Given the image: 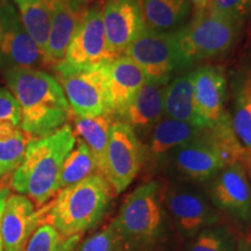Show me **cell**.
I'll use <instances>...</instances> for the list:
<instances>
[{
    "instance_id": "obj_1",
    "label": "cell",
    "mask_w": 251,
    "mask_h": 251,
    "mask_svg": "<svg viewBox=\"0 0 251 251\" xmlns=\"http://www.w3.org/2000/svg\"><path fill=\"white\" fill-rule=\"evenodd\" d=\"M6 85L21 109L20 129L34 137L48 136L67 125L72 112L61 85L41 69H7Z\"/></svg>"
},
{
    "instance_id": "obj_2",
    "label": "cell",
    "mask_w": 251,
    "mask_h": 251,
    "mask_svg": "<svg viewBox=\"0 0 251 251\" xmlns=\"http://www.w3.org/2000/svg\"><path fill=\"white\" fill-rule=\"evenodd\" d=\"M76 142L68 124L48 136L31 139L23 162L12 174V188L37 207L45 206L58 192L59 172Z\"/></svg>"
},
{
    "instance_id": "obj_3",
    "label": "cell",
    "mask_w": 251,
    "mask_h": 251,
    "mask_svg": "<svg viewBox=\"0 0 251 251\" xmlns=\"http://www.w3.org/2000/svg\"><path fill=\"white\" fill-rule=\"evenodd\" d=\"M114 190L101 175H92L79 183L62 188L48 205V220L65 237L83 235L101 221Z\"/></svg>"
},
{
    "instance_id": "obj_4",
    "label": "cell",
    "mask_w": 251,
    "mask_h": 251,
    "mask_svg": "<svg viewBox=\"0 0 251 251\" xmlns=\"http://www.w3.org/2000/svg\"><path fill=\"white\" fill-rule=\"evenodd\" d=\"M112 224L128 251L155 246L164 236L166 228L161 185L152 180L135 188Z\"/></svg>"
},
{
    "instance_id": "obj_5",
    "label": "cell",
    "mask_w": 251,
    "mask_h": 251,
    "mask_svg": "<svg viewBox=\"0 0 251 251\" xmlns=\"http://www.w3.org/2000/svg\"><path fill=\"white\" fill-rule=\"evenodd\" d=\"M111 62L77 68L59 63L52 68L72 114L86 118L111 114L108 97Z\"/></svg>"
},
{
    "instance_id": "obj_6",
    "label": "cell",
    "mask_w": 251,
    "mask_h": 251,
    "mask_svg": "<svg viewBox=\"0 0 251 251\" xmlns=\"http://www.w3.org/2000/svg\"><path fill=\"white\" fill-rule=\"evenodd\" d=\"M240 28L241 24L207 9L196 14L187 26L175 30L185 69L194 62L226 54L236 41Z\"/></svg>"
},
{
    "instance_id": "obj_7",
    "label": "cell",
    "mask_w": 251,
    "mask_h": 251,
    "mask_svg": "<svg viewBox=\"0 0 251 251\" xmlns=\"http://www.w3.org/2000/svg\"><path fill=\"white\" fill-rule=\"evenodd\" d=\"M142 70L149 83L165 85L176 71L185 69L176 31H157L146 27L125 52Z\"/></svg>"
},
{
    "instance_id": "obj_8",
    "label": "cell",
    "mask_w": 251,
    "mask_h": 251,
    "mask_svg": "<svg viewBox=\"0 0 251 251\" xmlns=\"http://www.w3.org/2000/svg\"><path fill=\"white\" fill-rule=\"evenodd\" d=\"M144 163L143 144L128 125L113 122L105 155L103 177L119 194L131 184Z\"/></svg>"
},
{
    "instance_id": "obj_9",
    "label": "cell",
    "mask_w": 251,
    "mask_h": 251,
    "mask_svg": "<svg viewBox=\"0 0 251 251\" xmlns=\"http://www.w3.org/2000/svg\"><path fill=\"white\" fill-rule=\"evenodd\" d=\"M162 200L176 227L186 237H193L219 221L218 209L211 200L191 185H170L162 191Z\"/></svg>"
},
{
    "instance_id": "obj_10",
    "label": "cell",
    "mask_w": 251,
    "mask_h": 251,
    "mask_svg": "<svg viewBox=\"0 0 251 251\" xmlns=\"http://www.w3.org/2000/svg\"><path fill=\"white\" fill-rule=\"evenodd\" d=\"M43 55L11 0H0V68L41 69Z\"/></svg>"
},
{
    "instance_id": "obj_11",
    "label": "cell",
    "mask_w": 251,
    "mask_h": 251,
    "mask_svg": "<svg viewBox=\"0 0 251 251\" xmlns=\"http://www.w3.org/2000/svg\"><path fill=\"white\" fill-rule=\"evenodd\" d=\"M209 200L237 222L251 225V184L246 165L233 163L212 178Z\"/></svg>"
},
{
    "instance_id": "obj_12",
    "label": "cell",
    "mask_w": 251,
    "mask_h": 251,
    "mask_svg": "<svg viewBox=\"0 0 251 251\" xmlns=\"http://www.w3.org/2000/svg\"><path fill=\"white\" fill-rule=\"evenodd\" d=\"M102 24L109 55L122 56L146 28L141 0H106Z\"/></svg>"
},
{
    "instance_id": "obj_13",
    "label": "cell",
    "mask_w": 251,
    "mask_h": 251,
    "mask_svg": "<svg viewBox=\"0 0 251 251\" xmlns=\"http://www.w3.org/2000/svg\"><path fill=\"white\" fill-rule=\"evenodd\" d=\"M50 15V28L45 67L54 68L64 59L72 36L89 9V0H45Z\"/></svg>"
},
{
    "instance_id": "obj_14",
    "label": "cell",
    "mask_w": 251,
    "mask_h": 251,
    "mask_svg": "<svg viewBox=\"0 0 251 251\" xmlns=\"http://www.w3.org/2000/svg\"><path fill=\"white\" fill-rule=\"evenodd\" d=\"M106 61H113V58L109 55L106 42L102 9L91 6L72 36L64 59L61 63L77 68L96 65Z\"/></svg>"
},
{
    "instance_id": "obj_15",
    "label": "cell",
    "mask_w": 251,
    "mask_h": 251,
    "mask_svg": "<svg viewBox=\"0 0 251 251\" xmlns=\"http://www.w3.org/2000/svg\"><path fill=\"white\" fill-rule=\"evenodd\" d=\"M166 159H170L172 168L180 177L194 181L211 180L227 166L203 129L192 141L174 150Z\"/></svg>"
},
{
    "instance_id": "obj_16",
    "label": "cell",
    "mask_w": 251,
    "mask_h": 251,
    "mask_svg": "<svg viewBox=\"0 0 251 251\" xmlns=\"http://www.w3.org/2000/svg\"><path fill=\"white\" fill-rule=\"evenodd\" d=\"M48 206L35 211V205L23 194H11L6 201L1 219L4 251H24L31 235L45 221Z\"/></svg>"
},
{
    "instance_id": "obj_17",
    "label": "cell",
    "mask_w": 251,
    "mask_h": 251,
    "mask_svg": "<svg viewBox=\"0 0 251 251\" xmlns=\"http://www.w3.org/2000/svg\"><path fill=\"white\" fill-rule=\"evenodd\" d=\"M194 72V114L200 129L212 127L225 113L227 78L224 68L206 65Z\"/></svg>"
},
{
    "instance_id": "obj_18",
    "label": "cell",
    "mask_w": 251,
    "mask_h": 251,
    "mask_svg": "<svg viewBox=\"0 0 251 251\" xmlns=\"http://www.w3.org/2000/svg\"><path fill=\"white\" fill-rule=\"evenodd\" d=\"M146 81L142 70L128 56H119L111 62L108 81L109 113L117 120L122 117Z\"/></svg>"
},
{
    "instance_id": "obj_19",
    "label": "cell",
    "mask_w": 251,
    "mask_h": 251,
    "mask_svg": "<svg viewBox=\"0 0 251 251\" xmlns=\"http://www.w3.org/2000/svg\"><path fill=\"white\" fill-rule=\"evenodd\" d=\"M202 129L192 124L164 119L150 130L146 144H143L144 162L161 163L185 143L192 141Z\"/></svg>"
},
{
    "instance_id": "obj_20",
    "label": "cell",
    "mask_w": 251,
    "mask_h": 251,
    "mask_svg": "<svg viewBox=\"0 0 251 251\" xmlns=\"http://www.w3.org/2000/svg\"><path fill=\"white\" fill-rule=\"evenodd\" d=\"M164 90L165 85L146 81L119 120L129 126L137 136L148 135L164 113Z\"/></svg>"
},
{
    "instance_id": "obj_21",
    "label": "cell",
    "mask_w": 251,
    "mask_h": 251,
    "mask_svg": "<svg viewBox=\"0 0 251 251\" xmlns=\"http://www.w3.org/2000/svg\"><path fill=\"white\" fill-rule=\"evenodd\" d=\"M115 118L112 114H102L99 117H76L74 119V133L79 136V140L89 147L90 151L96 161L98 174H103L105 155L107 148L109 130ZM103 177V176H102Z\"/></svg>"
},
{
    "instance_id": "obj_22",
    "label": "cell",
    "mask_w": 251,
    "mask_h": 251,
    "mask_svg": "<svg viewBox=\"0 0 251 251\" xmlns=\"http://www.w3.org/2000/svg\"><path fill=\"white\" fill-rule=\"evenodd\" d=\"M146 26L157 31L177 30L191 12L188 0H141Z\"/></svg>"
},
{
    "instance_id": "obj_23",
    "label": "cell",
    "mask_w": 251,
    "mask_h": 251,
    "mask_svg": "<svg viewBox=\"0 0 251 251\" xmlns=\"http://www.w3.org/2000/svg\"><path fill=\"white\" fill-rule=\"evenodd\" d=\"M234 103L231 125L238 142L251 158V71L244 69L233 85Z\"/></svg>"
},
{
    "instance_id": "obj_24",
    "label": "cell",
    "mask_w": 251,
    "mask_h": 251,
    "mask_svg": "<svg viewBox=\"0 0 251 251\" xmlns=\"http://www.w3.org/2000/svg\"><path fill=\"white\" fill-rule=\"evenodd\" d=\"M193 81L194 72H187L176 77L165 86L164 113L169 119L196 126Z\"/></svg>"
},
{
    "instance_id": "obj_25",
    "label": "cell",
    "mask_w": 251,
    "mask_h": 251,
    "mask_svg": "<svg viewBox=\"0 0 251 251\" xmlns=\"http://www.w3.org/2000/svg\"><path fill=\"white\" fill-rule=\"evenodd\" d=\"M31 139L18 126L0 124V179L13 174L21 164Z\"/></svg>"
},
{
    "instance_id": "obj_26",
    "label": "cell",
    "mask_w": 251,
    "mask_h": 251,
    "mask_svg": "<svg viewBox=\"0 0 251 251\" xmlns=\"http://www.w3.org/2000/svg\"><path fill=\"white\" fill-rule=\"evenodd\" d=\"M24 26L39 47L43 57L48 42L50 15L45 0H11Z\"/></svg>"
},
{
    "instance_id": "obj_27",
    "label": "cell",
    "mask_w": 251,
    "mask_h": 251,
    "mask_svg": "<svg viewBox=\"0 0 251 251\" xmlns=\"http://www.w3.org/2000/svg\"><path fill=\"white\" fill-rule=\"evenodd\" d=\"M96 174H98V168L92 152L83 141L78 139L62 165L57 180V191L79 183Z\"/></svg>"
},
{
    "instance_id": "obj_28",
    "label": "cell",
    "mask_w": 251,
    "mask_h": 251,
    "mask_svg": "<svg viewBox=\"0 0 251 251\" xmlns=\"http://www.w3.org/2000/svg\"><path fill=\"white\" fill-rule=\"evenodd\" d=\"M236 237L225 226H212L199 231L188 242L185 251H236Z\"/></svg>"
},
{
    "instance_id": "obj_29",
    "label": "cell",
    "mask_w": 251,
    "mask_h": 251,
    "mask_svg": "<svg viewBox=\"0 0 251 251\" xmlns=\"http://www.w3.org/2000/svg\"><path fill=\"white\" fill-rule=\"evenodd\" d=\"M81 235L65 237L51 225L45 224L31 235L24 251H76Z\"/></svg>"
},
{
    "instance_id": "obj_30",
    "label": "cell",
    "mask_w": 251,
    "mask_h": 251,
    "mask_svg": "<svg viewBox=\"0 0 251 251\" xmlns=\"http://www.w3.org/2000/svg\"><path fill=\"white\" fill-rule=\"evenodd\" d=\"M78 251H128V249L111 222L99 233L87 238Z\"/></svg>"
},
{
    "instance_id": "obj_31",
    "label": "cell",
    "mask_w": 251,
    "mask_h": 251,
    "mask_svg": "<svg viewBox=\"0 0 251 251\" xmlns=\"http://www.w3.org/2000/svg\"><path fill=\"white\" fill-rule=\"evenodd\" d=\"M206 9L242 24L251 12V0H208Z\"/></svg>"
},
{
    "instance_id": "obj_32",
    "label": "cell",
    "mask_w": 251,
    "mask_h": 251,
    "mask_svg": "<svg viewBox=\"0 0 251 251\" xmlns=\"http://www.w3.org/2000/svg\"><path fill=\"white\" fill-rule=\"evenodd\" d=\"M4 122L20 127L21 109L9 90L0 87V124Z\"/></svg>"
},
{
    "instance_id": "obj_33",
    "label": "cell",
    "mask_w": 251,
    "mask_h": 251,
    "mask_svg": "<svg viewBox=\"0 0 251 251\" xmlns=\"http://www.w3.org/2000/svg\"><path fill=\"white\" fill-rule=\"evenodd\" d=\"M11 196V191L8 187H2L0 188V251H4L2 248V238H1V219H2V213H4V208L6 205V201Z\"/></svg>"
},
{
    "instance_id": "obj_34",
    "label": "cell",
    "mask_w": 251,
    "mask_h": 251,
    "mask_svg": "<svg viewBox=\"0 0 251 251\" xmlns=\"http://www.w3.org/2000/svg\"><path fill=\"white\" fill-rule=\"evenodd\" d=\"M188 1H190V4L196 9V14H199L202 13L203 11H206L208 0H188Z\"/></svg>"
},
{
    "instance_id": "obj_35",
    "label": "cell",
    "mask_w": 251,
    "mask_h": 251,
    "mask_svg": "<svg viewBox=\"0 0 251 251\" xmlns=\"http://www.w3.org/2000/svg\"><path fill=\"white\" fill-rule=\"evenodd\" d=\"M236 251H251V238H242L237 242Z\"/></svg>"
},
{
    "instance_id": "obj_36",
    "label": "cell",
    "mask_w": 251,
    "mask_h": 251,
    "mask_svg": "<svg viewBox=\"0 0 251 251\" xmlns=\"http://www.w3.org/2000/svg\"><path fill=\"white\" fill-rule=\"evenodd\" d=\"M247 168H248V177H249V180H250V184H251V158L249 159V162L247 163Z\"/></svg>"
}]
</instances>
